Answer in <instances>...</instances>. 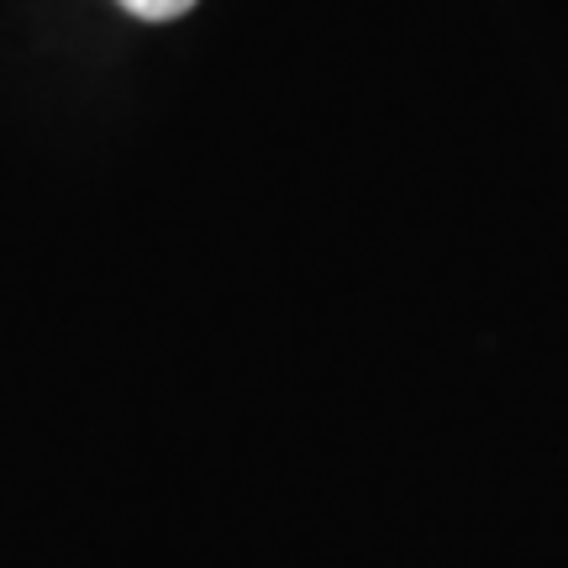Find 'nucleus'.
I'll use <instances>...</instances> for the list:
<instances>
[{
  "label": "nucleus",
  "instance_id": "1",
  "mask_svg": "<svg viewBox=\"0 0 568 568\" xmlns=\"http://www.w3.org/2000/svg\"><path fill=\"white\" fill-rule=\"evenodd\" d=\"M116 6H126L142 21H174L184 11H195V0H116Z\"/></svg>",
  "mask_w": 568,
  "mask_h": 568
}]
</instances>
